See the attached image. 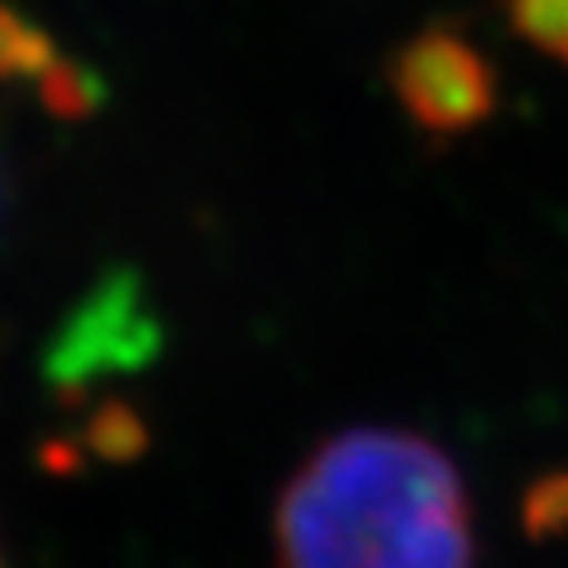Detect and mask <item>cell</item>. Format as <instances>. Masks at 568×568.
Here are the masks:
<instances>
[{
	"label": "cell",
	"instance_id": "6da1fadb",
	"mask_svg": "<svg viewBox=\"0 0 568 568\" xmlns=\"http://www.w3.org/2000/svg\"><path fill=\"white\" fill-rule=\"evenodd\" d=\"M276 568H474V506L438 443L403 426L324 438L273 509Z\"/></svg>",
	"mask_w": 568,
	"mask_h": 568
},
{
	"label": "cell",
	"instance_id": "7a4b0ae2",
	"mask_svg": "<svg viewBox=\"0 0 568 568\" xmlns=\"http://www.w3.org/2000/svg\"><path fill=\"white\" fill-rule=\"evenodd\" d=\"M162 347V324L142 296V281L126 268L103 276L55 332L44 372L63 399H80L91 379L134 372Z\"/></svg>",
	"mask_w": 568,
	"mask_h": 568
},
{
	"label": "cell",
	"instance_id": "3957f363",
	"mask_svg": "<svg viewBox=\"0 0 568 568\" xmlns=\"http://www.w3.org/2000/svg\"><path fill=\"white\" fill-rule=\"evenodd\" d=\"M390 91L403 111L430 134H462L481 126L497 106L489 60L454 32H423L390 55Z\"/></svg>",
	"mask_w": 568,
	"mask_h": 568
},
{
	"label": "cell",
	"instance_id": "277c9868",
	"mask_svg": "<svg viewBox=\"0 0 568 568\" xmlns=\"http://www.w3.org/2000/svg\"><path fill=\"white\" fill-rule=\"evenodd\" d=\"M83 443L95 458L111 462V466H126L151 446V430L142 423V415L123 399H103L91 410L88 426H83Z\"/></svg>",
	"mask_w": 568,
	"mask_h": 568
},
{
	"label": "cell",
	"instance_id": "5b68a950",
	"mask_svg": "<svg viewBox=\"0 0 568 568\" xmlns=\"http://www.w3.org/2000/svg\"><path fill=\"white\" fill-rule=\"evenodd\" d=\"M55 63V44L17 9L0 4V80H40Z\"/></svg>",
	"mask_w": 568,
	"mask_h": 568
},
{
	"label": "cell",
	"instance_id": "8992f818",
	"mask_svg": "<svg viewBox=\"0 0 568 568\" xmlns=\"http://www.w3.org/2000/svg\"><path fill=\"white\" fill-rule=\"evenodd\" d=\"M36 83H40V103L63 123L91 119L99 111V103H103V83H99L95 71L63 60V55H55V63Z\"/></svg>",
	"mask_w": 568,
	"mask_h": 568
},
{
	"label": "cell",
	"instance_id": "52a82bcc",
	"mask_svg": "<svg viewBox=\"0 0 568 568\" xmlns=\"http://www.w3.org/2000/svg\"><path fill=\"white\" fill-rule=\"evenodd\" d=\"M506 12L525 44L568 68V0H506Z\"/></svg>",
	"mask_w": 568,
	"mask_h": 568
},
{
	"label": "cell",
	"instance_id": "ba28073f",
	"mask_svg": "<svg viewBox=\"0 0 568 568\" xmlns=\"http://www.w3.org/2000/svg\"><path fill=\"white\" fill-rule=\"evenodd\" d=\"M521 525L529 541H549L568 532V470L537 478L521 497Z\"/></svg>",
	"mask_w": 568,
	"mask_h": 568
}]
</instances>
